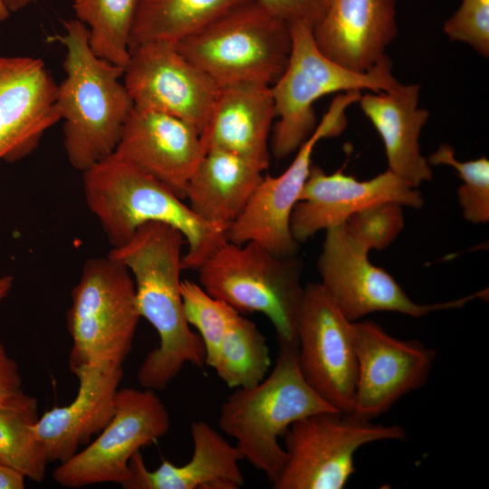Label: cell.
I'll return each mask as SVG.
<instances>
[{"instance_id": "1", "label": "cell", "mask_w": 489, "mask_h": 489, "mask_svg": "<svg viewBox=\"0 0 489 489\" xmlns=\"http://www.w3.org/2000/svg\"><path fill=\"white\" fill-rule=\"evenodd\" d=\"M183 234L176 227L149 222L139 226L124 244L112 248L108 256L130 272L140 317L156 330L159 345L144 359L137 372L143 388L162 390L187 363L206 364L202 340L187 322L181 296L180 274Z\"/></svg>"}, {"instance_id": "2", "label": "cell", "mask_w": 489, "mask_h": 489, "mask_svg": "<svg viewBox=\"0 0 489 489\" xmlns=\"http://www.w3.org/2000/svg\"><path fill=\"white\" fill-rule=\"evenodd\" d=\"M82 173L86 204L112 248L126 244L146 223H165L185 237L183 269L197 270L227 241L225 229L199 218L167 185L114 154Z\"/></svg>"}, {"instance_id": "3", "label": "cell", "mask_w": 489, "mask_h": 489, "mask_svg": "<svg viewBox=\"0 0 489 489\" xmlns=\"http://www.w3.org/2000/svg\"><path fill=\"white\" fill-rule=\"evenodd\" d=\"M62 24L64 34L53 37L66 50L56 108L63 120L67 158L83 172L114 152L134 105L120 82L124 68L92 52L83 23L75 18Z\"/></svg>"}, {"instance_id": "4", "label": "cell", "mask_w": 489, "mask_h": 489, "mask_svg": "<svg viewBox=\"0 0 489 489\" xmlns=\"http://www.w3.org/2000/svg\"><path fill=\"white\" fill-rule=\"evenodd\" d=\"M273 369L249 388H235L220 406L218 426L236 441L243 459L273 484L287 453L279 443L289 427L308 416L337 411L306 382L298 366V346L278 344Z\"/></svg>"}, {"instance_id": "5", "label": "cell", "mask_w": 489, "mask_h": 489, "mask_svg": "<svg viewBox=\"0 0 489 489\" xmlns=\"http://www.w3.org/2000/svg\"><path fill=\"white\" fill-rule=\"evenodd\" d=\"M292 49L287 66L271 86L277 121L272 129L270 149L283 159L295 152L316 127L313 104L333 92L395 88L399 82L386 55L365 72L349 70L325 56L317 47L312 27L290 24Z\"/></svg>"}, {"instance_id": "6", "label": "cell", "mask_w": 489, "mask_h": 489, "mask_svg": "<svg viewBox=\"0 0 489 489\" xmlns=\"http://www.w3.org/2000/svg\"><path fill=\"white\" fill-rule=\"evenodd\" d=\"M175 44L220 88L244 82L272 86L287 66L292 34L290 24L248 0Z\"/></svg>"}, {"instance_id": "7", "label": "cell", "mask_w": 489, "mask_h": 489, "mask_svg": "<svg viewBox=\"0 0 489 489\" xmlns=\"http://www.w3.org/2000/svg\"><path fill=\"white\" fill-rule=\"evenodd\" d=\"M302 261L276 255L255 242H225L198 269L199 284L240 314L260 312L278 344L298 346L297 321L304 287Z\"/></svg>"}, {"instance_id": "8", "label": "cell", "mask_w": 489, "mask_h": 489, "mask_svg": "<svg viewBox=\"0 0 489 489\" xmlns=\"http://www.w3.org/2000/svg\"><path fill=\"white\" fill-rule=\"evenodd\" d=\"M71 295L70 370L83 364H123L141 318L129 270L108 255L89 258Z\"/></svg>"}, {"instance_id": "9", "label": "cell", "mask_w": 489, "mask_h": 489, "mask_svg": "<svg viewBox=\"0 0 489 489\" xmlns=\"http://www.w3.org/2000/svg\"><path fill=\"white\" fill-rule=\"evenodd\" d=\"M400 425H382L339 411L294 422L283 436L285 465L273 489H342L356 472L354 457L363 446L404 440Z\"/></svg>"}, {"instance_id": "10", "label": "cell", "mask_w": 489, "mask_h": 489, "mask_svg": "<svg viewBox=\"0 0 489 489\" xmlns=\"http://www.w3.org/2000/svg\"><path fill=\"white\" fill-rule=\"evenodd\" d=\"M369 251L355 240L343 225L325 230L317 268L320 283L337 309L350 321L379 312H393L414 318L430 312L464 307L485 297L486 290L459 299L417 303L386 270L371 264Z\"/></svg>"}, {"instance_id": "11", "label": "cell", "mask_w": 489, "mask_h": 489, "mask_svg": "<svg viewBox=\"0 0 489 489\" xmlns=\"http://www.w3.org/2000/svg\"><path fill=\"white\" fill-rule=\"evenodd\" d=\"M168 411L155 390L119 388L115 412L98 436L53 470L63 487L115 483L129 478V461L142 447L157 442L169 430Z\"/></svg>"}, {"instance_id": "12", "label": "cell", "mask_w": 489, "mask_h": 489, "mask_svg": "<svg viewBox=\"0 0 489 489\" xmlns=\"http://www.w3.org/2000/svg\"><path fill=\"white\" fill-rule=\"evenodd\" d=\"M360 95L359 91L339 93L286 170L277 177L263 176L243 213L227 229V241L255 242L279 256L296 254L299 243L291 232V216L309 176L313 149L321 139L343 131L346 109Z\"/></svg>"}, {"instance_id": "13", "label": "cell", "mask_w": 489, "mask_h": 489, "mask_svg": "<svg viewBox=\"0 0 489 489\" xmlns=\"http://www.w3.org/2000/svg\"><path fill=\"white\" fill-rule=\"evenodd\" d=\"M298 366L309 386L341 413H353L357 354L354 322L320 283L304 286L297 321Z\"/></svg>"}, {"instance_id": "14", "label": "cell", "mask_w": 489, "mask_h": 489, "mask_svg": "<svg viewBox=\"0 0 489 489\" xmlns=\"http://www.w3.org/2000/svg\"><path fill=\"white\" fill-rule=\"evenodd\" d=\"M123 83L135 108L177 117L205 129L220 87L169 42H149L129 51Z\"/></svg>"}, {"instance_id": "15", "label": "cell", "mask_w": 489, "mask_h": 489, "mask_svg": "<svg viewBox=\"0 0 489 489\" xmlns=\"http://www.w3.org/2000/svg\"><path fill=\"white\" fill-rule=\"evenodd\" d=\"M354 330L358 372L352 414L372 420L427 383L436 352L418 340L395 338L373 321H354Z\"/></svg>"}, {"instance_id": "16", "label": "cell", "mask_w": 489, "mask_h": 489, "mask_svg": "<svg viewBox=\"0 0 489 489\" xmlns=\"http://www.w3.org/2000/svg\"><path fill=\"white\" fill-rule=\"evenodd\" d=\"M384 202L419 209L424 199L417 188L389 169L360 181L341 169L327 174L312 164L291 216L292 235L297 243L304 242L321 230L342 225L354 213Z\"/></svg>"}, {"instance_id": "17", "label": "cell", "mask_w": 489, "mask_h": 489, "mask_svg": "<svg viewBox=\"0 0 489 489\" xmlns=\"http://www.w3.org/2000/svg\"><path fill=\"white\" fill-rule=\"evenodd\" d=\"M57 83L40 58L0 56V161L30 155L61 120Z\"/></svg>"}, {"instance_id": "18", "label": "cell", "mask_w": 489, "mask_h": 489, "mask_svg": "<svg viewBox=\"0 0 489 489\" xmlns=\"http://www.w3.org/2000/svg\"><path fill=\"white\" fill-rule=\"evenodd\" d=\"M112 154L151 174L184 200L206 149L198 131L187 122L133 107Z\"/></svg>"}, {"instance_id": "19", "label": "cell", "mask_w": 489, "mask_h": 489, "mask_svg": "<svg viewBox=\"0 0 489 489\" xmlns=\"http://www.w3.org/2000/svg\"><path fill=\"white\" fill-rule=\"evenodd\" d=\"M71 371L79 380L75 398L45 411L34 426L49 463L68 460L109 424L123 378L122 364L113 362L83 364Z\"/></svg>"}, {"instance_id": "20", "label": "cell", "mask_w": 489, "mask_h": 489, "mask_svg": "<svg viewBox=\"0 0 489 489\" xmlns=\"http://www.w3.org/2000/svg\"><path fill=\"white\" fill-rule=\"evenodd\" d=\"M397 34L395 0H331L312 27L314 42L325 56L360 72L386 56Z\"/></svg>"}, {"instance_id": "21", "label": "cell", "mask_w": 489, "mask_h": 489, "mask_svg": "<svg viewBox=\"0 0 489 489\" xmlns=\"http://www.w3.org/2000/svg\"><path fill=\"white\" fill-rule=\"evenodd\" d=\"M274 119L270 85L255 82L226 85L220 88L200 138L206 152L210 149L230 152L263 172L270 165Z\"/></svg>"}, {"instance_id": "22", "label": "cell", "mask_w": 489, "mask_h": 489, "mask_svg": "<svg viewBox=\"0 0 489 489\" xmlns=\"http://www.w3.org/2000/svg\"><path fill=\"white\" fill-rule=\"evenodd\" d=\"M193 454L183 465L163 460L149 471L140 451L129 461V478L124 489H239L244 477L239 466L243 460L236 446L231 445L211 425L202 419L190 426Z\"/></svg>"}, {"instance_id": "23", "label": "cell", "mask_w": 489, "mask_h": 489, "mask_svg": "<svg viewBox=\"0 0 489 489\" xmlns=\"http://www.w3.org/2000/svg\"><path fill=\"white\" fill-rule=\"evenodd\" d=\"M419 93V84L399 82L388 91L361 94L358 101L382 139L388 169L416 188L433 177L420 150L429 112L418 106Z\"/></svg>"}, {"instance_id": "24", "label": "cell", "mask_w": 489, "mask_h": 489, "mask_svg": "<svg viewBox=\"0 0 489 489\" xmlns=\"http://www.w3.org/2000/svg\"><path fill=\"white\" fill-rule=\"evenodd\" d=\"M262 173L235 154L207 149L187 186L185 199L199 218L227 231L247 206Z\"/></svg>"}, {"instance_id": "25", "label": "cell", "mask_w": 489, "mask_h": 489, "mask_svg": "<svg viewBox=\"0 0 489 489\" xmlns=\"http://www.w3.org/2000/svg\"><path fill=\"white\" fill-rule=\"evenodd\" d=\"M248 0H140L129 49L149 42L177 43Z\"/></svg>"}, {"instance_id": "26", "label": "cell", "mask_w": 489, "mask_h": 489, "mask_svg": "<svg viewBox=\"0 0 489 489\" xmlns=\"http://www.w3.org/2000/svg\"><path fill=\"white\" fill-rule=\"evenodd\" d=\"M271 367L266 337L251 320L237 313L220 343L213 369L231 388H249L262 382Z\"/></svg>"}, {"instance_id": "27", "label": "cell", "mask_w": 489, "mask_h": 489, "mask_svg": "<svg viewBox=\"0 0 489 489\" xmlns=\"http://www.w3.org/2000/svg\"><path fill=\"white\" fill-rule=\"evenodd\" d=\"M38 418L37 400L25 393L0 404V464L41 483L49 462L34 432Z\"/></svg>"}, {"instance_id": "28", "label": "cell", "mask_w": 489, "mask_h": 489, "mask_svg": "<svg viewBox=\"0 0 489 489\" xmlns=\"http://www.w3.org/2000/svg\"><path fill=\"white\" fill-rule=\"evenodd\" d=\"M76 19L89 30V43L100 58L125 68L140 0H72Z\"/></svg>"}, {"instance_id": "29", "label": "cell", "mask_w": 489, "mask_h": 489, "mask_svg": "<svg viewBox=\"0 0 489 489\" xmlns=\"http://www.w3.org/2000/svg\"><path fill=\"white\" fill-rule=\"evenodd\" d=\"M181 296L186 319L197 329L204 344L205 363L213 368L224 335L239 312L189 280L181 282Z\"/></svg>"}, {"instance_id": "30", "label": "cell", "mask_w": 489, "mask_h": 489, "mask_svg": "<svg viewBox=\"0 0 489 489\" xmlns=\"http://www.w3.org/2000/svg\"><path fill=\"white\" fill-rule=\"evenodd\" d=\"M429 165L452 167L462 179L457 198L463 216L473 224L489 221V160L485 157L460 161L455 158L454 148L441 144L427 158Z\"/></svg>"}, {"instance_id": "31", "label": "cell", "mask_w": 489, "mask_h": 489, "mask_svg": "<svg viewBox=\"0 0 489 489\" xmlns=\"http://www.w3.org/2000/svg\"><path fill=\"white\" fill-rule=\"evenodd\" d=\"M342 225L369 251L382 250L403 229L402 206L395 202L375 204L354 213Z\"/></svg>"}, {"instance_id": "32", "label": "cell", "mask_w": 489, "mask_h": 489, "mask_svg": "<svg viewBox=\"0 0 489 489\" xmlns=\"http://www.w3.org/2000/svg\"><path fill=\"white\" fill-rule=\"evenodd\" d=\"M443 29L450 40L466 43L479 54L488 57L489 0H462Z\"/></svg>"}, {"instance_id": "33", "label": "cell", "mask_w": 489, "mask_h": 489, "mask_svg": "<svg viewBox=\"0 0 489 489\" xmlns=\"http://www.w3.org/2000/svg\"><path fill=\"white\" fill-rule=\"evenodd\" d=\"M288 24L302 23L313 27L324 14L331 0H254Z\"/></svg>"}, {"instance_id": "34", "label": "cell", "mask_w": 489, "mask_h": 489, "mask_svg": "<svg viewBox=\"0 0 489 489\" xmlns=\"http://www.w3.org/2000/svg\"><path fill=\"white\" fill-rule=\"evenodd\" d=\"M22 384L19 367L0 339V404H6L24 394Z\"/></svg>"}, {"instance_id": "35", "label": "cell", "mask_w": 489, "mask_h": 489, "mask_svg": "<svg viewBox=\"0 0 489 489\" xmlns=\"http://www.w3.org/2000/svg\"><path fill=\"white\" fill-rule=\"evenodd\" d=\"M25 476L17 470L0 464V489L24 488Z\"/></svg>"}, {"instance_id": "36", "label": "cell", "mask_w": 489, "mask_h": 489, "mask_svg": "<svg viewBox=\"0 0 489 489\" xmlns=\"http://www.w3.org/2000/svg\"><path fill=\"white\" fill-rule=\"evenodd\" d=\"M14 284V277L12 275L0 276V304L7 297Z\"/></svg>"}, {"instance_id": "37", "label": "cell", "mask_w": 489, "mask_h": 489, "mask_svg": "<svg viewBox=\"0 0 489 489\" xmlns=\"http://www.w3.org/2000/svg\"><path fill=\"white\" fill-rule=\"evenodd\" d=\"M11 14L17 13L28 6L34 0H2Z\"/></svg>"}, {"instance_id": "38", "label": "cell", "mask_w": 489, "mask_h": 489, "mask_svg": "<svg viewBox=\"0 0 489 489\" xmlns=\"http://www.w3.org/2000/svg\"><path fill=\"white\" fill-rule=\"evenodd\" d=\"M11 15V13L8 11L2 0H0V23L7 20Z\"/></svg>"}]
</instances>
